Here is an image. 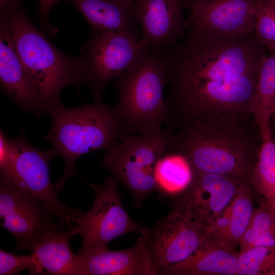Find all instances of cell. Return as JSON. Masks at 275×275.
Instances as JSON below:
<instances>
[{"label":"cell","instance_id":"8","mask_svg":"<svg viewBox=\"0 0 275 275\" xmlns=\"http://www.w3.org/2000/svg\"><path fill=\"white\" fill-rule=\"evenodd\" d=\"M85 181L95 197L88 211L75 209L74 223L81 237L77 255L107 249L111 241L125 234L142 233L143 227L133 221L123 207L115 178L110 176L96 185Z\"/></svg>","mask_w":275,"mask_h":275},{"label":"cell","instance_id":"5","mask_svg":"<svg viewBox=\"0 0 275 275\" xmlns=\"http://www.w3.org/2000/svg\"><path fill=\"white\" fill-rule=\"evenodd\" d=\"M167 84L164 64L159 56L150 49L115 80L119 101L114 106L123 123L121 135L155 131L169 122V112L163 97Z\"/></svg>","mask_w":275,"mask_h":275},{"label":"cell","instance_id":"26","mask_svg":"<svg viewBox=\"0 0 275 275\" xmlns=\"http://www.w3.org/2000/svg\"><path fill=\"white\" fill-rule=\"evenodd\" d=\"M23 270L30 274H44L32 254L19 256L0 249V275L17 274Z\"/></svg>","mask_w":275,"mask_h":275},{"label":"cell","instance_id":"7","mask_svg":"<svg viewBox=\"0 0 275 275\" xmlns=\"http://www.w3.org/2000/svg\"><path fill=\"white\" fill-rule=\"evenodd\" d=\"M147 49L128 32H105L89 38L77 57L82 84L94 101L101 100L108 84L136 64Z\"/></svg>","mask_w":275,"mask_h":275},{"label":"cell","instance_id":"24","mask_svg":"<svg viewBox=\"0 0 275 275\" xmlns=\"http://www.w3.org/2000/svg\"><path fill=\"white\" fill-rule=\"evenodd\" d=\"M274 271L275 246H254L238 253L237 275H271Z\"/></svg>","mask_w":275,"mask_h":275},{"label":"cell","instance_id":"30","mask_svg":"<svg viewBox=\"0 0 275 275\" xmlns=\"http://www.w3.org/2000/svg\"><path fill=\"white\" fill-rule=\"evenodd\" d=\"M24 0H0L1 10L23 4Z\"/></svg>","mask_w":275,"mask_h":275},{"label":"cell","instance_id":"21","mask_svg":"<svg viewBox=\"0 0 275 275\" xmlns=\"http://www.w3.org/2000/svg\"><path fill=\"white\" fill-rule=\"evenodd\" d=\"M193 177L192 169L184 157L164 153L156 169L157 191L165 196H176L189 185Z\"/></svg>","mask_w":275,"mask_h":275},{"label":"cell","instance_id":"33","mask_svg":"<svg viewBox=\"0 0 275 275\" xmlns=\"http://www.w3.org/2000/svg\"><path fill=\"white\" fill-rule=\"evenodd\" d=\"M271 275H275V271L272 273Z\"/></svg>","mask_w":275,"mask_h":275},{"label":"cell","instance_id":"18","mask_svg":"<svg viewBox=\"0 0 275 275\" xmlns=\"http://www.w3.org/2000/svg\"><path fill=\"white\" fill-rule=\"evenodd\" d=\"M238 253L206 236L184 261L160 269L158 275H237Z\"/></svg>","mask_w":275,"mask_h":275},{"label":"cell","instance_id":"34","mask_svg":"<svg viewBox=\"0 0 275 275\" xmlns=\"http://www.w3.org/2000/svg\"><path fill=\"white\" fill-rule=\"evenodd\" d=\"M131 1H133V0H131Z\"/></svg>","mask_w":275,"mask_h":275},{"label":"cell","instance_id":"11","mask_svg":"<svg viewBox=\"0 0 275 275\" xmlns=\"http://www.w3.org/2000/svg\"><path fill=\"white\" fill-rule=\"evenodd\" d=\"M207 228L183 213L172 210L152 228L143 227L144 249L153 269L158 271L187 259L201 245Z\"/></svg>","mask_w":275,"mask_h":275},{"label":"cell","instance_id":"28","mask_svg":"<svg viewBox=\"0 0 275 275\" xmlns=\"http://www.w3.org/2000/svg\"><path fill=\"white\" fill-rule=\"evenodd\" d=\"M231 213L230 203L207 226L209 235L221 245L230 226Z\"/></svg>","mask_w":275,"mask_h":275},{"label":"cell","instance_id":"31","mask_svg":"<svg viewBox=\"0 0 275 275\" xmlns=\"http://www.w3.org/2000/svg\"><path fill=\"white\" fill-rule=\"evenodd\" d=\"M273 120L275 121V101L273 105L271 121Z\"/></svg>","mask_w":275,"mask_h":275},{"label":"cell","instance_id":"22","mask_svg":"<svg viewBox=\"0 0 275 275\" xmlns=\"http://www.w3.org/2000/svg\"><path fill=\"white\" fill-rule=\"evenodd\" d=\"M254 189L250 180L241 183L232 199L231 221L221 245L234 251L240 239L249 227L253 215Z\"/></svg>","mask_w":275,"mask_h":275},{"label":"cell","instance_id":"6","mask_svg":"<svg viewBox=\"0 0 275 275\" xmlns=\"http://www.w3.org/2000/svg\"><path fill=\"white\" fill-rule=\"evenodd\" d=\"M169 130L138 135H121L106 150L101 164L118 182L123 183L140 208L146 197L157 191L155 178L157 163L169 143Z\"/></svg>","mask_w":275,"mask_h":275},{"label":"cell","instance_id":"12","mask_svg":"<svg viewBox=\"0 0 275 275\" xmlns=\"http://www.w3.org/2000/svg\"><path fill=\"white\" fill-rule=\"evenodd\" d=\"M245 180L227 175L193 172L189 185L173 199L172 210L207 227L228 206Z\"/></svg>","mask_w":275,"mask_h":275},{"label":"cell","instance_id":"17","mask_svg":"<svg viewBox=\"0 0 275 275\" xmlns=\"http://www.w3.org/2000/svg\"><path fill=\"white\" fill-rule=\"evenodd\" d=\"M88 22L93 35L105 32H128L140 36L131 0H67Z\"/></svg>","mask_w":275,"mask_h":275},{"label":"cell","instance_id":"27","mask_svg":"<svg viewBox=\"0 0 275 275\" xmlns=\"http://www.w3.org/2000/svg\"><path fill=\"white\" fill-rule=\"evenodd\" d=\"M249 226L257 232L259 236L265 233H275V211L266 205L255 209Z\"/></svg>","mask_w":275,"mask_h":275},{"label":"cell","instance_id":"4","mask_svg":"<svg viewBox=\"0 0 275 275\" xmlns=\"http://www.w3.org/2000/svg\"><path fill=\"white\" fill-rule=\"evenodd\" d=\"M6 16L17 52L49 107L62 103L66 87L79 90L82 85L77 58L71 57L50 42L33 24L23 4L1 10Z\"/></svg>","mask_w":275,"mask_h":275},{"label":"cell","instance_id":"3","mask_svg":"<svg viewBox=\"0 0 275 275\" xmlns=\"http://www.w3.org/2000/svg\"><path fill=\"white\" fill-rule=\"evenodd\" d=\"M47 113L52 124L44 139L64 160L62 176L54 184L59 192L70 177H80L75 167L77 159L91 152L109 148L119 139L123 123L115 106L101 100L74 108L60 103L50 107Z\"/></svg>","mask_w":275,"mask_h":275},{"label":"cell","instance_id":"19","mask_svg":"<svg viewBox=\"0 0 275 275\" xmlns=\"http://www.w3.org/2000/svg\"><path fill=\"white\" fill-rule=\"evenodd\" d=\"M78 230L74 225L61 231H47L34 246L31 254L44 273L51 275H83L80 260L69 241Z\"/></svg>","mask_w":275,"mask_h":275},{"label":"cell","instance_id":"13","mask_svg":"<svg viewBox=\"0 0 275 275\" xmlns=\"http://www.w3.org/2000/svg\"><path fill=\"white\" fill-rule=\"evenodd\" d=\"M190 0H133L136 21L141 29L140 41L159 56L184 38L186 20L184 11Z\"/></svg>","mask_w":275,"mask_h":275},{"label":"cell","instance_id":"9","mask_svg":"<svg viewBox=\"0 0 275 275\" xmlns=\"http://www.w3.org/2000/svg\"><path fill=\"white\" fill-rule=\"evenodd\" d=\"M11 153L8 161L0 167L1 176L10 180L32 194L48 207L57 218L68 228L73 226L75 209H71L60 199L51 182L49 163L57 155L52 148L39 150L31 145L24 134L10 139Z\"/></svg>","mask_w":275,"mask_h":275},{"label":"cell","instance_id":"2","mask_svg":"<svg viewBox=\"0 0 275 275\" xmlns=\"http://www.w3.org/2000/svg\"><path fill=\"white\" fill-rule=\"evenodd\" d=\"M239 121L197 119L181 125L166 153L184 157L193 172L212 173L250 180L256 159Z\"/></svg>","mask_w":275,"mask_h":275},{"label":"cell","instance_id":"23","mask_svg":"<svg viewBox=\"0 0 275 275\" xmlns=\"http://www.w3.org/2000/svg\"><path fill=\"white\" fill-rule=\"evenodd\" d=\"M250 181L266 206L275 211V143L271 136L263 139Z\"/></svg>","mask_w":275,"mask_h":275},{"label":"cell","instance_id":"29","mask_svg":"<svg viewBox=\"0 0 275 275\" xmlns=\"http://www.w3.org/2000/svg\"><path fill=\"white\" fill-rule=\"evenodd\" d=\"M61 0H39V21L41 28L45 34L50 37L56 36L59 29L49 20V14L52 7Z\"/></svg>","mask_w":275,"mask_h":275},{"label":"cell","instance_id":"15","mask_svg":"<svg viewBox=\"0 0 275 275\" xmlns=\"http://www.w3.org/2000/svg\"><path fill=\"white\" fill-rule=\"evenodd\" d=\"M0 83L3 91L23 111L46 113L43 96L16 50L8 19L0 13Z\"/></svg>","mask_w":275,"mask_h":275},{"label":"cell","instance_id":"32","mask_svg":"<svg viewBox=\"0 0 275 275\" xmlns=\"http://www.w3.org/2000/svg\"><path fill=\"white\" fill-rule=\"evenodd\" d=\"M267 1L275 4V0H267Z\"/></svg>","mask_w":275,"mask_h":275},{"label":"cell","instance_id":"20","mask_svg":"<svg viewBox=\"0 0 275 275\" xmlns=\"http://www.w3.org/2000/svg\"><path fill=\"white\" fill-rule=\"evenodd\" d=\"M275 101V51L266 57L259 71L252 114L262 139L271 136L270 124Z\"/></svg>","mask_w":275,"mask_h":275},{"label":"cell","instance_id":"14","mask_svg":"<svg viewBox=\"0 0 275 275\" xmlns=\"http://www.w3.org/2000/svg\"><path fill=\"white\" fill-rule=\"evenodd\" d=\"M258 0H191L186 32L224 36L254 32Z\"/></svg>","mask_w":275,"mask_h":275},{"label":"cell","instance_id":"10","mask_svg":"<svg viewBox=\"0 0 275 275\" xmlns=\"http://www.w3.org/2000/svg\"><path fill=\"white\" fill-rule=\"evenodd\" d=\"M0 217L1 225L15 237L16 249L31 253L47 231L61 232L68 228L63 221L55 222L56 215L39 199L2 176Z\"/></svg>","mask_w":275,"mask_h":275},{"label":"cell","instance_id":"1","mask_svg":"<svg viewBox=\"0 0 275 275\" xmlns=\"http://www.w3.org/2000/svg\"><path fill=\"white\" fill-rule=\"evenodd\" d=\"M255 32L239 36L186 32L159 57L170 91V121L239 120L252 113L258 75L266 57Z\"/></svg>","mask_w":275,"mask_h":275},{"label":"cell","instance_id":"16","mask_svg":"<svg viewBox=\"0 0 275 275\" xmlns=\"http://www.w3.org/2000/svg\"><path fill=\"white\" fill-rule=\"evenodd\" d=\"M83 275H157L144 249L141 237L130 248H108L77 255Z\"/></svg>","mask_w":275,"mask_h":275},{"label":"cell","instance_id":"25","mask_svg":"<svg viewBox=\"0 0 275 275\" xmlns=\"http://www.w3.org/2000/svg\"><path fill=\"white\" fill-rule=\"evenodd\" d=\"M255 33L264 45L275 51V4L258 0L255 11Z\"/></svg>","mask_w":275,"mask_h":275}]
</instances>
